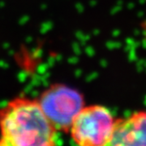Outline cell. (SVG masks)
<instances>
[{
	"label": "cell",
	"mask_w": 146,
	"mask_h": 146,
	"mask_svg": "<svg viewBox=\"0 0 146 146\" xmlns=\"http://www.w3.org/2000/svg\"><path fill=\"white\" fill-rule=\"evenodd\" d=\"M56 134L37 100L18 96L0 107V146H57Z\"/></svg>",
	"instance_id": "cell-1"
},
{
	"label": "cell",
	"mask_w": 146,
	"mask_h": 146,
	"mask_svg": "<svg viewBox=\"0 0 146 146\" xmlns=\"http://www.w3.org/2000/svg\"><path fill=\"white\" fill-rule=\"evenodd\" d=\"M115 122L113 113L105 107H84L70 125L71 138L78 146H105Z\"/></svg>",
	"instance_id": "cell-2"
},
{
	"label": "cell",
	"mask_w": 146,
	"mask_h": 146,
	"mask_svg": "<svg viewBox=\"0 0 146 146\" xmlns=\"http://www.w3.org/2000/svg\"><path fill=\"white\" fill-rule=\"evenodd\" d=\"M48 121L57 131H68L80 110L84 99L73 88L54 85L46 89L37 100Z\"/></svg>",
	"instance_id": "cell-3"
},
{
	"label": "cell",
	"mask_w": 146,
	"mask_h": 146,
	"mask_svg": "<svg viewBox=\"0 0 146 146\" xmlns=\"http://www.w3.org/2000/svg\"><path fill=\"white\" fill-rule=\"evenodd\" d=\"M105 146H146V112H137L126 119L116 120Z\"/></svg>",
	"instance_id": "cell-4"
},
{
	"label": "cell",
	"mask_w": 146,
	"mask_h": 146,
	"mask_svg": "<svg viewBox=\"0 0 146 146\" xmlns=\"http://www.w3.org/2000/svg\"><path fill=\"white\" fill-rule=\"evenodd\" d=\"M143 27H144V32H145V34H146V21H145V23H144Z\"/></svg>",
	"instance_id": "cell-5"
}]
</instances>
